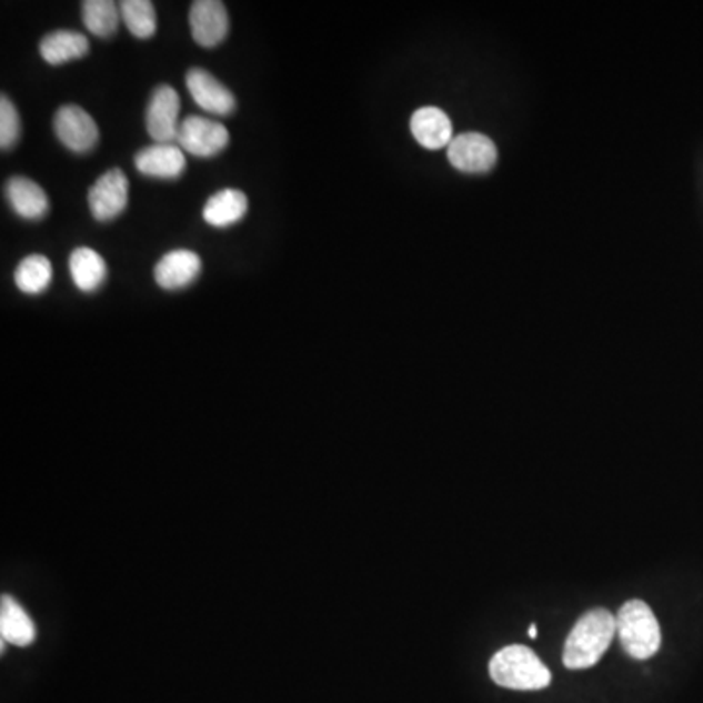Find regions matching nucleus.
Listing matches in <instances>:
<instances>
[{
	"label": "nucleus",
	"instance_id": "nucleus-1",
	"mask_svg": "<svg viewBox=\"0 0 703 703\" xmlns=\"http://www.w3.org/2000/svg\"><path fill=\"white\" fill-rule=\"evenodd\" d=\"M615 635V615L604 607H594L582 615L569 633L563 664L571 671L591 669L604 656Z\"/></svg>",
	"mask_w": 703,
	"mask_h": 703
},
{
	"label": "nucleus",
	"instance_id": "nucleus-2",
	"mask_svg": "<svg viewBox=\"0 0 703 703\" xmlns=\"http://www.w3.org/2000/svg\"><path fill=\"white\" fill-rule=\"evenodd\" d=\"M489 674L494 684L509 690L534 692L551 684V672L532 649L524 645L504 647L491 659Z\"/></svg>",
	"mask_w": 703,
	"mask_h": 703
},
{
	"label": "nucleus",
	"instance_id": "nucleus-3",
	"mask_svg": "<svg viewBox=\"0 0 703 703\" xmlns=\"http://www.w3.org/2000/svg\"><path fill=\"white\" fill-rule=\"evenodd\" d=\"M615 633L631 659L647 661L661 649V625L641 600L625 602L615 615Z\"/></svg>",
	"mask_w": 703,
	"mask_h": 703
},
{
	"label": "nucleus",
	"instance_id": "nucleus-4",
	"mask_svg": "<svg viewBox=\"0 0 703 703\" xmlns=\"http://www.w3.org/2000/svg\"><path fill=\"white\" fill-rule=\"evenodd\" d=\"M53 131L61 145H66L73 153H89L100 139V130L94 118L77 104L61 106L57 110Z\"/></svg>",
	"mask_w": 703,
	"mask_h": 703
},
{
	"label": "nucleus",
	"instance_id": "nucleus-5",
	"mask_svg": "<svg viewBox=\"0 0 703 703\" xmlns=\"http://www.w3.org/2000/svg\"><path fill=\"white\" fill-rule=\"evenodd\" d=\"M496 159L499 151L493 139L478 131L461 133L448 147V161L453 169L468 174H485L496 164Z\"/></svg>",
	"mask_w": 703,
	"mask_h": 703
},
{
	"label": "nucleus",
	"instance_id": "nucleus-6",
	"mask_svg": "<svg viewBox=\"0 0 703 703\" xmlns=\"http://www.w3.org/2000/svg\"><path fill=\"white\" fill-rule=\"evenodd\" d=\"M229 131L225 125L202 116H188L180 125L179 143L184 153L210 159L229 145Z\"/></svg>",
	"mask_w": 703,
	"mask_h": 703
},
{
	"label": "nucleus",
	"instance_id": "nucleus-7",
	"mask_svg": "<svg viewBox=\"0 0 703 703\" xmlns=\"http://www.w3.org/2000/svg\"><path fill=\"white\" fill-rule=\"evenodd\" d=\"M180 97L169 84H161L153 90L147 106L145 125L154 143H172L179 139Z\"/></svg>",
	"mask_w": 703,
	"mask_h": 703
},
{
	"label": "nucleus",
	"instance_id": "nucleus-8",
	"mask_svg": "<svg viewBox=\"0 0 703 703\" xmlns=\"http://www.w3.org/2000/svg\"><path fill=\"white\" fill-rule=\"evenodd\" d=\"M130 202V180L125 172L112 169L104 172L90 188L89 205L97 221H112L122 215Z\"/></svg>",
	"mask_w": 703,
	"mask_h": 703
},
{
	"label": "nucleus",
	"instance_id": "nucleus-9",
	"mask_svg": "<svg viewBox=\"0 0 703 703\" xmlns=\"http://www.w3.org/2000/svg\"><path fill=\"white\" fill-rule=\"evenodd\" d=\"M190 30L198 46L215 48L229 33V14L219 0H198L190 9Z\"/></svg>",
	"mask_w": 703,
	"mask_h": 703
},
{
	"label": "nucleus",
	"instance_id": "nucleus-10",
	"mask_svg": "<svg viewBox=\"0 0 703 703\" xmlns=\"http://www.w3.org/2000/svg\"><path fill=\"white\" fill-rule=\"evenodd\" d=\"M187 87L195 104L211 116H229L237 108L233 92L225 84L208 73L205 69H190L187 74Z\"/></svg>",
	"mask_w": 703,
	"mask_h": 703
},
{
	"label": "nucleus",
	"instance_id": "nucleus-11",
	"mask_svg": "<svg viewBox=\"0 0 703 703\" xmlns=\"http://www.w3.org/2000/svg\"><path fill=\"white\" fill-rule=\"evenodd\" d=\"M135 169L149 179H180L187 170V154L174 143H154L135 154Z\"/></svg>",
	"mask_w": 703,
	"mask_h": 703
},
{
	"label": "nucleus",
	"instance_id": "nucleus-12",
	"mask_svg": "<svg viewBox=\"0 0 703 703\" xmlns=\"http://www.w3.org/2000/svg\"><path fill=\"white\" fill-rule=\"evenodd\" d=\"M202 270V260L192 251H172L164 254L154 267V282L162 290H182L194 282Z\"/></svg>",
	"mask_w": 703,
	"mask_h": 703
},
{
	"label": "nucleus",
	"instance_id": "nucleus-13",
	"mask_svg": "<svg viewBox=\"0 0 703 703\" xmlns=\"http://www.w3.org/2000/svg\"><path fill=\"white\" fill-rule=\"evenodd\" d=\"M411 133L424 149H444L453 141L452 120L436 106H424L411 118Z\"/></svg>",
	"mask_w": 703,
	"mask_h": 703
},
{
	"label": "nucleus",
	"instance_id": "nucleus-14",
	"mask_svg": "<svg viewBox=\"0 0 703 703\" xmlns=\"http://www.w3.org/2000/svg\"><path fill=\"white\" fill-rule=\"evenodd\" d=\"M7 200L20 218L30 219V221L43 218L49 210L46 190L26 177H14L9 180Z\"/></svg>",
	"mask_w": 703,
	"mask_h": 703
},
{
	"label": "nucleus",
	"instance_id": "nucleus-15",
	"mask_svg": "<svg viewBox=\"0 0 703 703\" xmlns=\"http://www.w3.org/2000/svg\"><path fill=\"white\" fill-rule=\"evenodd\" d=\"M90 41L87 36L74 30H57L40 41V56L49 66H63L87 56Z\"/></svg>",
	"mask_w": 703,
	"mask_h": 703
},
{
	"label": "nucleus",
	"instance_id": "nucleus-16",
	"mask_svg": "<svg viewBox=\"0 0 703 703\" xmlns=\"http://www.w3.org/2000/svg\"><path fill=\"white\" fill-rule=\"evenodd\" d=\"M0 635L17 647H28L36 639V625L17 600L4 594L0 602Z\"/></svg>",
	"mask_w": 703,
	"mask_h": 703
},
{
	"label": "nucleus",
	"instance_id": "nucleus-17",
	"mask_svg": "<svg viewBox=\"0 0 703 703\" xmlns=\"http://www.w3.org/2000/svg\"><path fill=\"white\" fill-rule=\"evenodd\" d=\"M69 270H71L74 285L84 293L97 291L106 282V275H108L104 259L89 247H79L71 252Z\"/></svg>",
	"mask_w": 703,
	"mask_h": 703
},
{
	"label": "nucleus",
	"instance_id": "nucleus-18",
	"mask_svg": "<svg viewBox=\"0 0 703 703\" xmlns=\"http://www.w3.org/2000/svg\"><path fill=\"white\" fill-rule=\"evenodd\" d=\"M249 202L247 195L239 190H221L218 194L211 195L205 208H203V219L211 227H231L239 223L247 215Z\"/></svg>",
	"mask_w": 703,
	"mask_h": 703
},
{
	"label": "nucleus",
	"instance_id": "nucleus-19",
	"mask_svg": "<svg viewBox=\"0 0 703 703\" xmlns=\"http://www.w3.org/2000/svg\"><path fill=\"white\" fill-rule=\"evenodd\" d=\"M82 22L92 36L112 38L123 22L122 12L112 0H87L82 2Z\"/></svg>",
	"mask_w": 703,
	"mask_h": 703
},
{
	"label": "nucleus",
	"instance_id": "nucleus-20",
	"mask_svg": "<svg viewBox=\"0 0 703 703\" xmlns=\"http://www.w3.org/2000/svg\"><path fill=\"white\" fill-rule=\"evenodd\" d=\"M51 280H53V267L48 257H41V254L26 257L14 272L18 290L28 295L43 293L48 290Z\"/></svg>",
	"mask_w": 703,
	"mask_h": 703
},
{
	"label": "nucleus",
	"instance_id": "nucleus-21",
	"mask_svg": "<svg viewBox=\"0 0 703 703\" xmlns=\"http://www.w3.org/2000/svg\"><path fill=\"white\" fill-rule=\"evenodd\" d=\"M120 12L125 28L138 40H149L157 32V12L151 0H123Z\"/></svg>",
	"mask_w": 703,
	"mask_h": 703
},
{
	"label": "nucleus",
	"instance_id": "nucleus-22",
	"mask_svg": "<svg viewBox=\"0 0 703 703\" xmlns=\"http://www.w3.org/2000/svg\"><path fill=\"white\" fill-rule=\"evenodd\" d=\"M20 133H22L20 113L10 102V98L2 94L0 98V147H2V151H9L17 145Z\"/></svg>",
	"mask_w": 703,
	"mask_h": 703
},
{
	"label": "nucleus",
	"instance_id": "nucleus-23",
	"mask_svg": "<svg viewBox=\"0 0 703 703\" xmlns=\"http://www.w3.org/2000/svg\"><path fill=\"white\" fill-rule=\"evenodd\" d=\"M528 635H530V637L532 639L538 637V625H535V623H532V625H530V630H528Z\"/></svg>",
	"mask_w": 703,
	"mask_h": 703
}]
</instances>
